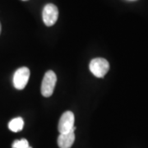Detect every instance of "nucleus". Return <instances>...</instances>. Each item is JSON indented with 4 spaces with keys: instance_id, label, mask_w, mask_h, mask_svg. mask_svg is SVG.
<instances>
[{
    "instance_id": "20e7f679",
    "label": "nucleus",
    "mask_w": 148,
    "mask_h": 148,
    "mask_svg": "<svg viewBox=\"0 0 148 148\" xmlns=\"http://www.w3.org/2000/svg\"><path fill=\"white\" fill-rule=\"evenodd\" d=\"M30 77V70L27 67H22L16 70L13 75V86L17 90H23Z\"/></svg>"
},
{
    "instance_id": "6e6552de",
    "label": "nucleus",
    "mask_w": 148,
    "mask_h": 148,
    "mask_svg": "<svg viewBox=\"0 0 148 148\" xmlns=\"http://www.w3.org/2000/svg\"><path fill=\"white\" fill-rule=\"evenodd\" d=\"M12 148H32L30 147L29 143L27 139L22 138L20 140H16L14 141L12 145Z\"/></svg>"
},
{
    "instance_id": "0eeeda50",
    "label": "nucleus",
    "mask_w": 148,
    "mask_h": 148,
    "mask_svg": "<svg viewBox=\"0 0 148 148\" xmlns=\"http://www.w3.org/2000/svg\"><path fill=\"white\" fill-rule=\"evenodd\" d=\"M23 127H24V121L21 117L15 118V119H12L8 123V128L12 132H19V131L22 130Z\"/></svg>"
},
{
    "instance_id": "f257e3e1",
    "label": "nucleus",
    "mask_w": 148,
    "mask_h": 148,
    "mask_svg": "<svg viewBox=\"0 0 148 148\" xmlns=\"http://www.w3.org/2000/svg\"><path fill=\"white\" fill-rule=\"evenodd\" d=\"M89 69L95 77L102 78L108 73L110 69V64L106 58H96L90 61Z\"/></svg>"
},
{
    "instance_id": "423d86ee",
    "label": "nucleus",
    "mask_w": 148,
    "mask_h": 148,
    "mask_svg": "<svg viewBox=\"0 0 148 148\" xmlns=\"http://www.w3.org/2000/svg\"><path fill=\"white\" fill-rule=\"evenodd\" d=\"M75 141L74 130L69 132L60 133L58 138V146L59 148H70Z\"/></svg>"
},
{
    "instance_id": "1a4fd4ad",
    "label": "nucleus",
    "mask_w": 148,
    "mask_h": 148,
    "mask_svg": "<svg viewBox=\"0 0 148 148\" xmlns=\"http://www.w3.org/2000/svg\"><path fill=\"white\" fill-rule=\"evenodd\" d=\"M1 29L2 28H1V23H0V34H1Z\"/></svg>"
},
{
    "instance_id": "39448f33",
    "label": "nucleus",
    "mask_w": 148,
    "mask_h": 148,
    "mask_svg": "<svg viewBox=\"0 0 148 148\" xmlns=\"http://www.w3.org/2000/svg\"><path fill=\"white\" fill-rule=\"evenodd\" d=\"M43 21L45 26L51 27L56 23L58 17V9L54 4L49 3L45 6L42 12Z\"/></svg>"
},
{
    "instance_id": "9d476101",
    "label": "nucleus",
    "mask_w": 148,
    "mask_h": 148,
    "mask_svg": "<svg viewBox=\"0 0 148 148\" xmlns=\"http://www.w3.org/2000/svg\"><path fill=\"white\" fill-rule=\"evenodd\" d=\"M23 1H27V0H23Z\"/></svg>"
},
{
    "instance_id": "7ed1b4c3",
    "label": "nucleus",
    "mask_w": 148,
    "mask_h": 148,
    "mask_svg": "<svg viewBox=\"0 0 148 148\" xmlns=\"http://www.w3.org/2000/svg\"><path fill=\"white\" fill-rule=\"evenodd\" d=\"M75 117L72 111H66L60 117L58 122V130L60 133L69 132L72 130H76V127H74Z\"/></svg>"
},
{
    "instance_id": "f03ea898",
    "label": "nucleus",
    "mask_w": 148,
    "mask_h": 148,
    "mask_svg": "<svg viewBox=\"0 0 148 148\" xmlns=\"http://www.w3.org/2000/svg\"><path fill=\"white\" fill-rule=\"evenodd\" d=\"M57 82V76L54 72L49 70L47 71L43 78L41 83V94L45 97H49L53 94L55 84Z\"/></svg>"
}]
</instances>
